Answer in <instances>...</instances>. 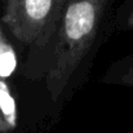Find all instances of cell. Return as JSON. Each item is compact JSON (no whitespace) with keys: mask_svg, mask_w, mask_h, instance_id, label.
<instances>
[{"mask_svg":"<svg viewBox=\"0 0 133 133\" xmlns=\"http://www.w3.org/2000/svg\"><path fill=\"white\" fill-rule=\"evenodd\" d=\"M110 0H67L56 49L46 75L52 99H57L88 53Z\"/></svg>","mask_w":133,"mask_h":133,"instance_id":"1","label":"cell"},{"mask_svg":"<svg viewBox=\"0 0 133 133\" xmlns=\"http://www.w3.org/2000/svg\"><path fill=\"white\" fill-rule=\"evenodd\" d=\"M67 0H5L4 22L27 44H42L61 21Z\"/></svg>","mask_w":133,"mask_h":133,"instance_id":"2","label":"cell"},{"mask_svg":"<svg viewBox=\"0 0 133 133\" xmlns=\"http://www.w3.org/2000/svg\"><path fill=\"white\" fill-rule=\"evenodd\" d=\"M0 122L6 131H10L16 127L17 122V110L16 102L12 97L8 85L0 80Z\"/></svg>","mask_w":133,"mask_h":133,"instance_id":"3","label":"cell"},{"mask_svg":"<svg viewBox=\"0 0 133 133\" xmlns=\"http://www.w3.org/2000/svg\"><path fill=\"white\" fill-rule=\"evenodd\" d=\"M114 82L122 85L133 87V56L122 61L114 72Z\"/></svg>","mask_w":133,"mask_h":133,"instance_id":"4","label":"cell"},{"mask_svg":"<svg viewBox=\"0 0 133 133\" xmlns=\"http://www.w3.org/2000/svg\"><path fill=\"white\" fill-rule=\"evenodd\" d=\"M16 67V54L9 46H4L0 50V76H9Z\"/></svg>","mask_w":133,"mask_h":133,"instance_id":"5","label":"cell"},{"mask_svg":"<svg viewBox=\"0 0 133 133\" xmlns=\"http://www.w3.org/2000/svg\"><path fill=\"white\" fill-rule=\"evenodd\" d=\"M120 27L124 30H133V0H129L127 5L123 8Z\"/></svg>","mask_w":133,"mask_h":133,"instance_id":"6","label":"cell"},{"mask_svg":"<svg viewBox=\"0 0 133 133\" xmlns=\"http://www.w3.org/2000/svg\"><path fill=\"white\" fill-rule=\"evenodd\" d=\"M0 132H6V129H5V127L3 125V123L0 122Z\"/></svg>","mask_w":133,"mask_h":133,"instance_id":"7","label":"cell"},{"mask_svg":"<svg viewBox=\"0 0 133 133\" xmlns=\"http://www.w3.org/2000/svg\"><path fill=\"white\" fill-rule=\"evenodd\" d=\"M128 133H133V131H131V132H128Z\"/></svg>","mask_w":133,"mask_h":133,"instance_id":"8","label":"cell"}]
</instances>
